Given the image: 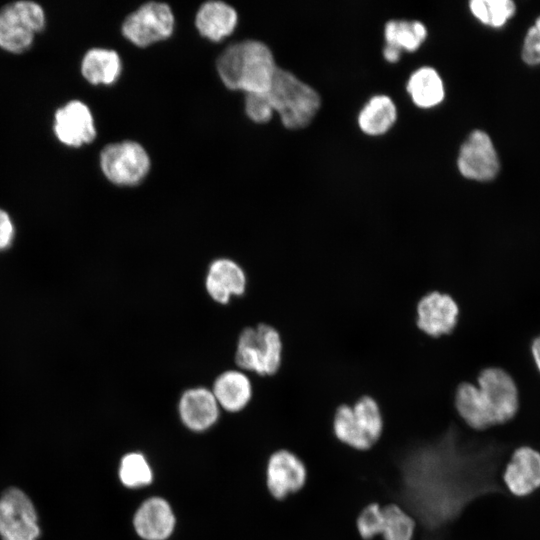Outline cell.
I'll use <instances>...</instances> for the list:
<instances>
[{
	"mask_svg": "<svg viewBox=\"0 0 540 540\" xmlns=\"http://www.w3.org/2000/svg\"><path fill=\"white\" fill-rule=\"evenodd\" d=\"M174 15L166 3L148 2L129 14L122 23V34L138 47H147L171 36Z\"/></svg>",
	"mask_w": 540,
	"mask_h": 540,
	"instance_id": "ba28073f",
	"label": "cell"
},
{
	"mask_svg": "<svg viewBox=\"0 0 540 540\" xmlns=\"http://www.w3.org/2000/svg\"><path fill=\"white\" fill-rule=\"evenodd\" d=\"M493 425H503L515 418L520 408V396L514 378L500 367H487L477 383Z\"/></svg>",
	"mask_w": 540,
	"mask_h": 540,
	"instance_id": "52a82bcc",
	"label": "cell"
},
{
	"mask_svg": "<svg viewBox=\"0 0 540 540\" xmlns=\"http://www.w3.org/2000/svg\"><path fill=\"white\" fill-rule=\"evenodd\" d=\"M181 422L191 431L203 432L219 419L220 407L211 389L197 385L181 392L177 403Z\"/></svg>",
	"mask_w": 540,
	"mask_h": 540,
	"instance_id": "9a60e30c",
	"label": "cell"
},
{
	"mask_svg": "<svg viewBox=\"0 0 540 540\" xmlns=\"http://www.w3.org/2000/svg\"><path fill=\"white\" fill-rule=\"evenodd\" d=\"M237 12L222 1H209L198 10L195 25L199 33L212 41L231 35L237 25Z\"/></svg>",
	"mask_w": 540,
	"mask_h": 540,
	"instance_id": "d6986e66",
	"label": "cell"
},
{
	"mask_svg": "<svg viewBox=\"0 0 540 540\" xmlns=\"http://www.w3.org/2000/svg\"><path fill=\"white\" fill-rule=\"evenodd\" d=\"M38 518L30 498L19 488L6 489L0 497V536L3 540H37Z\"/></svg>",
	"mask_w": 540,
	"mask_h": 540,
	"instance_id": "9c48e42d",
	"label": "cell"
},
{
	"mask_svg": "<svg viewBox=\"0 0 540 540\" xmlns=\"http://www.w3.org/2000/svg\"><path fill=\"white\" fill-rule=\"evenodd\" d=\"M14 237V223L8 212L0 208V252L11 246Z\"/></svg>",
	"mask_w": 540,
	"mask_h": 540,
	"instance_id": "4dcf8cb0",
	"label": "cell"
},
{
	"mask_svg": "<svg viewBox=\"0 0 540 540\" xmlns=\"http://www.w3.org/2000/svg\"><path fill=\"white\" fill-rule=\"evenodd\" d=\"M417 315L418 327L426 334L438 337L454 330L459 308L450 295L433 291L418 302Z\"/></svg>",
	"mask_w": 540,
	"mask_h": 540,
	"instance_id": "2e32d148",
	"label": "cell"
},
{
	"mask_svg": "<svg viewBox=\"0 0 540 540\" xmlns=\"http://www.w3.org/2000/svg\"><path fill=\"white\" fill-rule=\"evenodd\" d=\"M283 348L281 333L274 325L246 326L237 336L233 365L258 378L273 377L282 367Z\"/></svg>",
	"mask_w": 540,
	"mask_h": 540,
	"instance_id": "7a4b0ae2",
	"label": "cell"
},
{
	"mask_svg": "<svg viewBox=\"0 0 540 540\" xmlns=\"http://www.w3.org/2000/svg\"><path fill=\"white\" fill-rule=\"evenodd\" d=\"M119 478L124 486L138 488L150 484L153 473L146 458L140 453L133 452L121 459Z\"/></svg>",
	"mask_w": 540,
	"mask_h": 540,
	"instance_id": "4316f807",
	"label": "cell"
},
{
	"mask_svg": "<svg viewBox=\"0 0 540 540\" xmlns=\"http://www.w3.org/2000/svg\"><path fill=\"white\" fill-rule=\"evenodd\" d=\"M53 132L65 146L79 148L96 138V126L90 108L80 100L59 107L53 118Z\"/></svg>",
	"mask_w": 540,
	"mask_h": 540,
	"instance_id": "8fae6325",
	"label": "cell"
},
{
	"mask_svg": "<svg viewBox=\"0 0 540 540\" xmlns=\"http://www.w3.org/2000/svg\"><path fill=\"white\" fill-rule=\"evenodd\" d=\"M46 14L34 1H14L0 8V48L12 54L29 50L44 30Z\"/></svg>",
	"mask_w": 540,
	"mask_h": 540,
	"instance_id": "5b68a950",
	"label": "cell"
},
{
	"mask_svg": "<svg viewBox=\"0 0 540 540\" xmlns=\"http://www.w3.org/2000/svg\"><path fill=\"white\" fill-rule=\"evenodd\" d=\"M122 63L118 53L106 48L88 50L80 65L83 78L92 85H111L121 74Z\"/></svg>",
	"mask_w": 540,
	"mask_h": 540,
	"instance_id": "44dd1931",
	"label": "cell"
},
{
	"mask_svg": "<svg viewBox=\"0 0 540 540\" xmlns=\"http://www.w3.org/2000/svg\"><path fill=\"white\" fill-rule=\"evenodd\" d=\"M531 354L536 368L540 373V335L536 336L531 343Z\"/></svg>",
	"mask_w": 540,
	"mask_h": 540,
	"instance_id": "1f68e13d",
	"label": "cell"
},
{
	"mask_svg": "<svg viewBox=\"0 0 540 540\" xmlns=\"http://www.w3.org/2000/svg\"><path fill=\"white\" fill-rule=\"evenodd\" d=\"M401 52L402 51H400L397 48H394V47L389 46V45H385L384 50H383V55H384V58L388 62L395 63L400 59Z\"/></svg>",
	"mask_w": 540,
	"mask_h": 540,
	"instance_id": "d6a6232c",
	"label": "cell"
},
{
	"mask_svg": "<svg viewBox=\"0 0 540 540\" xmlns=\"http://www.w3.org/2000/svg\"><path fill=\"white\" fill-rule=\"evenodd\" d=\"M383 505L371 502L365 505L356 518V530L363 540H373L381 535L383 526Z\"/></svg>",
	"mask_w": 540,
	"mask_h": 540,
	"instance_id": "83f0119b",
	"label": "cell"
},
{
	"mask_svg": "<svg viewBox=\"0 0 540 540\" xmlns=\"http://www.w3.org/2000/svg\"><path fill=\"white\" fill-rule=\"evenodd\" d=\"M384 432V418L378 402L371 396L358 398L353 405H339L332 419L336 440L353 450L372 449Z\"/></svg>",
	"mask_w": 540,
	"mask_h": 540,
	"instance_id": "3957f363",
	"label": "cell"
},
{
	"mask_svg": "<svg viewBox=\"0 0 540 540\" xmlns=\"http://www.w3.org/2000/svg\"><path fill=\"white\" fill-rule=\"evenodd\" d=\"M427 30L419 21L392 20L386 23V45L408 52L416 51L425 41Z\"/></svg>",
	"mask_w": 540,
	"mask_h": 540,
	"instance_id": "cb8c5ba5",
	"label": "cell"
},
{
	"mask_svg": "<svg viewBox=\"0 0 540 540\" xmlns=\"http://www.w3.org/2000/svg\"><path fill=\"white\" fill-rule=\"evenodd\" d=\"M407 91L416 106L426 109L440 104L445 95L442 79L431 67L416 70L408 80Z\"/></svg>",
	"mask_w": 540,
	"mask_h": 540,
	"instance_id": "603a6c76",
	"label": "cell"
},
{
	"mask_svg": "<svg viewBox=\"0 0 540 540\" xmlns=\"http://www.w3.org/2000/svg\"><path fill=\"white\" fill-rule=\"evenodd\" d=\"M247 288L248 275L236 260L220 256L209 263L204 277V290L215 304L226 306L233 299L244 296Z\"/></svg>",
	"mask_w": 540,
	"mask_h": 540,
	"instance_id": "30bf717a",
	"label": "cell"
},
{
	"mask_svg": "<svg viewBox=\"0 0 540 540\" xmlns=\"http://www.w3.org/2000/svg\"><path fill=\"white\" fill-rule=\"evenodd\" d=\"M216 68L224 85L248 93L267 92L277 66L269 47L257 40H244L227 47Z\"/></svg>",
	"mask_w": 540,
	"mask_h": 540,
	"instance_id": "6da1fadb",
	"label": "cell"
},
{
	"mask_svg": "<svg viewBox=\"0 0 540 540\" xmlns=\"http://www.w3.org/2000/svg\"><path fill=\"white\" fill-rule=\"evenodd\" d=\"M457 166L465 178L489 181L499 171V160L489 135L481 130L473 131L462 144Z\"/></svg>",
	"mask_w": 540,
	"mask_h": 540,
	"instance_id": "7c38bea8",
	"label": "cell"
},
{
	"mask_svg": "<svg viewBox=\"0 0 540 540\" xmlns=\"http://www.w3.org/2000/svg\"><path fill=\"white\" fill-rule=\"evenodd\" d=\"M308 470L304 461L287 449L275 451L269 458L266 482L270 494L277 500L302 490L307 482Z\"/></svg>",
	"mask_w": 540,
	"mask_h": 540,
	"instance_id": "4fadbf2b",
	"label": "cell"
},
{
	"mask_svg": "<svg viewBox=\"0 0 540 540\" xmlns=\"http://www.w3.org/2000/svg\"><path fill=\"white\" fill-rule=\"evenodd\" d=\"M508 492L515 497H527L540 489V451L528 446L517 447L502 473Z\"/></svg>",
	"mask_w": 540,
	"mask_h": 540,
	"instance_id": "5bb4252c",
	"label": "cell"
},
{
	"mask_svg": "<svg viewBox=\"0 0 540 540\" xmlns=\"http://www.w3.org/2000/svg\"><path fill=\"white\" fill-rule=\"evenodd\" d=\"M522 59L529 65L540 64V30L535 25L526 34Z\"/></svg>",
	"mask_w": 540,
	"mask_h": 540,
	"instance_id": "f546056e",
	"label": "cell"
},
{
	"mask_svg": "<svg viewBox=\"0 0 540 540\" xmlns=\"http://www.w3.org/2000/svg\"><path fill=\"white\" fill-rule=\"evenodd\" d=\"M396 118L397 110L392 99L386 95H376L360 111L358 124L365 134L379 136L393 126Z\"/></svg>",
	"mask_w": 540,
	"mask_h": 540,
	"instance_id": "7402d4cb",
	"label": "cell"
},
{
	"mask_svg": "<svg viewBox=\"0 0 540 540\" xmlns=\"http://www.w3.org/2000/svg\"><path fill=\"white\" fill-rule=\"evenodd\" d=\"M382 540H414L416 520L397 503L383 505Z\"/></svg>",
	"mask_w": 540,
	"mask_h": 540,
	"instance_id": "d4e9b609",
	"label": "cell"
},
{
	"mask_svg": "<svg viewBox=\"0 0 540 540\" xmlns=\"http://www.w3.org/2000/svg\"><path fill=\"white\" fill-rule=\"evenodd\" d=\"M100 168L111 183L135 186L147 176L150 158L137 142L127 140L111 143L100 152Z\"/></svg>",
	"mask_w": 540,
	"mask_h": 540,
	"instance_id": "8992f818",
	"label": "cell"
},
{
	"mask_svg": "<svg viewBox=\"0 0 540 540\" xmlns=\"http://www.w3.org/2000/svg\"><path fill=\"white\" fill-rule=\"evenodd\" d=\"M469 8L481 23L496 28L503 26L516 10L510 0H472Z\"/></svg>",
	"mask_w": 540,
	"mask_h": 540,
	"instance_id": "484cf974",
	"label": "cell"
},
{
	"mask_svg": "<svg viewBox=\"0 0 540 540\" xmlns=\"http://www.w3.org/2000/svg\"><path fill=\"white\" fill-rule=\"evenodd\" d=\"M266 93L273 112L288 129L308 126L321 106V98L311 86L279 67Z\"/></svg>",
	"mask_w": 540,
	"mask_h": 540,
	"instance_id": "277c9868",
	"label": "cell"
},
{
	"mask_svg": "<svg viewBox=\"0 0 540 540\" xmlns=\"http://www.w3.org/2000/svg\"><path fill=\"white\" fill-rule=\"evenodd\" d=\"M137 534L145 540H165L174 530L175 516L169 503L153 497L144 501L133 518Z\"/></svg>",
	"mask_w": 540,
	"mask_h": 540,
	"instance_id": "ac0fdd59",
	"label": "cell"
},
{
	"mask_svg": "<svg viewBox=\"0 0 540 540\" xmlns=\"http://www.w3.org/2000/svg\"><path fill=\"white\" fill-rule=\"evenodd\" d=\"M454 403L458 415L469 428L484 431L494 426L476 384L470 382L459 384L455 392Z\"/></svg>",
	"mask_w": 540,
	"mask_h": 540,
	"instance_id": "ffe728a7",
	"label": "cell"
},
{
	"mask_svg": "<svg viewBox=\"0 0 540 540\" xmlns=\"http://www.w3.org/2000/svg\"><path fill=\"white\" fill-rule=\"evenodd\" d=\"M535 26L540 30V17L536 20Z\"/></svg>",
	"mask_w": 540,
	"mask_h": 540,
	"instance_id": "836d02e7",
	"label": "cell"
},
{
	"mask_svg": "<svg viewBox=\"0 0 540 540\" xmlns=\"http://www.w3.org/2000/svg\"><path fill=\"white\" fill-rule=\"evenodd\" d=\"M245 112L256 123L268 122L273 114L266 92L248 93L245 96Z\"/></svg>",
	"mask_w": 540,
	"mask_h": 540,
	"instance_id": "f1b7e54d",
	"label": "cell"
},
{
	"mask_svg": "<svg viewBox=\"0 0 540 540\" xmlns=\"http://www.w3.org/2000/svg\"><path fill=\"white\" fill-rule=\"evenodd\" d=\"M210 389L220 409L228 413L243 411L252 401L254 384L251 375L231 367L220 372L213 380Z\"/></svg>",
	"mask_w": 540,
	"mask_h": 540,
	"instance_id": "e0dca14e",
	"label": "cell"
}]
</instances>
